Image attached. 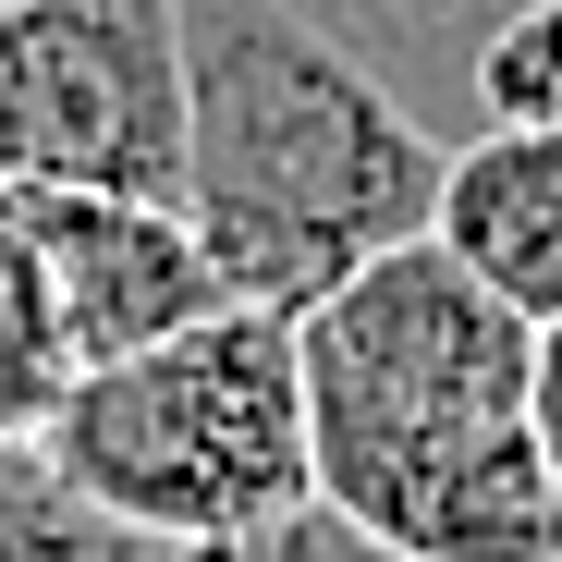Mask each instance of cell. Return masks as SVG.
I'll use <instances>...</instances> for the list:
<instances>
[{
    "label": "cell",
    "mask_w": 562,
    "mask_h": 562,
    "mask_svg": "<svg viewBox=\"0 0 562 562\" xmlns=\"http://www.w3.org/2000/svg\"><path fill=\"white\" fill-rule=\"evenodd\" d=\"M306 477L416 562H562L538 464V318L440 233L367 257L294 318Z\"/></svg>",
    "instance_id": "cell-1"
},
{
    "label": "cell",
    "mask_w": 562,
    "mask_h": 562,
    "mask_svg": "<svg viewBox=\"0 0 562 562\" xmlns=\"http://www.w3.org/2000/svg\"><path fill=\"white\" fill-rule=\"evenodd\" d=\"M452 135L294 0H183V221L245 306L306 318L440 209Z\"/></svg>",
    "instance_id": "cell-2"
},
{
    "label": "cell",
    "mask_w": 562,
    "mask_h": 562,
    "mask_svg": "<svg viewBox=\"0 0 562 562\" xmlns=\"http://www.w3.org/2000/svg\"><path fill=\"white\" fill-rule=\"evenodd\" d=\"M37 452L86 502L135 514L147 538L196 550L233 526H269L281 502H306V355L281 306L221 294L209 318H183L135 355L74 367L61 416L37 428Z\"/></svg>",
    "instance_id": "cell-3"
},
{
    "label": "cell",
    "mask_w": 562,
    "mask_h": 562,
    "mask_svg": "<svg viewBox=\"0 0 562 562\" xmlns=\"http://www.w3.org/2000/svg\"><path fill=\"white\" fill-rule=\"evenodd\" d=\"M0 183L183 196V0H0Z\"/></svg>",
    "instance_id": "cell-4"
},
{
    "label": "cell",
    "mask_w": 562,
    "mask_h": 562,
    "mask_svg": "<svg viewBox=\"0 0 562 562\" xmlns=\"http://www.w3.org/2000/svg\"><path fill=\"white\" fill-rule=\"evenodd\" d=\"M0 209L25 221L86 367L135 355V342L209 318L233 294L209 269V245H196V221H183V196H135V183H0Z\"/></svg>",
    "instance_id": "cell-5"
},
{
    "label": "cell",
    "mask_w": 562,
    "mask_h": 562,
    "mask_svg": "<svg viewBox=\"0 0 562 562\" xmlns=\"http://www.w3.org/2000/svg\"><path fill=\"white\" fill-rule=\"evenodd\" d=\"M428 233L477 269L502 306L562 318V123H477V135H452Z\"/></svg>",
    "instance_id": "cell-6"
},
{
    "label": "cell",
    "mask_w": 562,
    "mask_h": 562,
    "mask_svg": "<svg viewBox=\"0 0 562 562\" xmlns=\"http://www.w3.org/2000/svg\"><path fill=\"white\" fill-rule=\"evenodd\" d=\"M306 25H330L342 49H367L404 99L440 123V135H464V86H477V49H490V25L514 13V0H294Z\"/></svg>",
    "instance_id": "cell-7"
},
{
    "label": "cell",
    "mask_w": 562,
    "mask_h": 562,
    "mask_svg": "<svg viewBox=\"0 0 562 562\" xmlns=\"http://www.w3.org/2000/svg\"><path fill=\"white\" fill-rule=\"evenodd\" d=\"M74 367H86V355H74V330H61V294H49L25 221L0 209V452H25V440L61 416Z\"/></svg>",
    "instance_id": "cell-8"
},
{
    "label": "cell",
    "mask_w": 562,
    "mask_h": 562,
    "mask_svg": "<svg viewBox=\"0 0 562 562\" xmlns=\"http://www.w3.org/2000/svg\"><path fill=\"white\" fill-rule=\"evenodd\" d=\"M0 562H183V550L147 538L111 502H86L61 464L25 440V452H0Z\"/></svg>",
    "instance_id": "cell-9"
},
{
    "label": "cell",
    "mask_w": 562,
    "mask_h": 562,
    "mask_svg": "<svg viewBox=\"0 0 562 562\" xmlns=\"http://www.w3.org/2000/svg\"><path fill=\"white\" fill-rule=\"evenodd\" d=\"M183 562H416V550H392L380 526H355L342 502H281L269 526H233V538H196Z\"/></svg>",
    "instance_id": "cell-10"
},
{
    "label": "cell",
    "mask_w": 562,
    "mask_h": 562,
    "mask_svg": "<svg viewBox=\"0 0 562 562\" xmlns=\"http://www.w3.org/2000/svg\"><path fill=\"white\" fill-rule=\"evenodd\" d=\"M538 464H550V502H562V318H538Z\"/></svg>",
    "instance_id": "cell-11"
}]
</instances>
